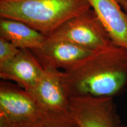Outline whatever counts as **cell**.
<instances>
[{"label":"cell","instance_id":"obj_14","mask_svg":"<svg viewBox=\"0 0 127 127\" xmlns=\"http://www.w3.org/2000/svg\"><path fill=\"white\" fill-rule=\"evenodd\" d=\"M120 127H127V125H121Z\"/></svg>","mask_w":127,"mask_h":127},{"label":"cell","instance_id":"obj_9","mask_svg":"<svg viewBox=\"0 0 127 127\" xmlns=\"http://www.w3.org/2000/svg\"><path fill=\"white\" fill-rule=\"evenodd\" d=\"M116 45L127 49V14L120 0H87Z\"/></svg>","mask_w":127,"mask_h":127},{"label":"cell","instance_id":"obj_10","mask_svg":"<svg viewBox=\"0 0 127 127\" xmlns=\"http://www.w3.org/2000/svg\"><path fill=\"white\" fill-rule=\"evenodd\" d=\"M0 37L9 41L20 49L30 50L40 48L47 36L23 22L1 18Z\"/></svg>","mask_w":127,"mask_h":127},{"label":"cell","instance_id":"obj_7","mask_svg":"<svg viewBox=\"0 0 127 127\" xmlns=\"http://www.w3.org/2000/svg\"><path fill=\"white\" fill-rule=\"evenodd\" d=\"M43 67L69 69L96 51L82 47L65 41L48 40L40 48L31 50Z\"/></svg>","mask_w":127,"mask_h":127},{"label":"cell","instance_id":"obj_8","mask_svg":"<svg viewBox=\"0 0 127 127\" xmlns=\"http://www.w3.org/2000/svg\"><path fill=\"white\" fill-rule=\"evenodd\" d=\"M44 71V67L31 50L21 49L11 60L0 64V78L15 82L29 91L38 81Z\"/></svg>","mask_w":127,"mask_h":127},{"label":"cell","instance_id":"obj_12","mask_svg":"<svg viewBox=\"0 0 127 127\" xmlns=\"http://www.w3.org/2000/svg\"><path fill=\"white\" fill-rule=\"evenodd\" d=\"M20 50L9 41L0 37V64L11 60Z\"/></svg>","mask_w":127,"mask_h":127},{"label":"cell","instance_id":"obj_6","mask_svg":"<svg viewBox=\"0 0 127 127\" xmlns=\"http://www.w3.org/2000/svg\"><path fill=\"white\" fill-rule=\"evenodd\" d=\"M38 81L28 92L40 107L48 112H69L70 98L68 95L63 71L45 66Z\"/></svg>","mask_w":127,"mask_h":127},{"label":"cell","instance_id":"obj_5","mask_svg":"<svg viewBox=\"0 0 127 127\" xmlns=\"http://www.w3.org/2000/svg\"><path fill=\"white\" fill-rule=\"evenodd\" d=\"M69 112L79 127H120L113 97L70 98Z\"/></svg>","mask_w":127,"mask_h":127},{"label":"cell","instance_id":"obj_1","mask_svg":"<svg viewBox=\"0 0 127 127\" xmlns=\"http://www.w3.org/2000/svg\"><path fill=\"white\" fill-rule=\"evenodd\" d=\"M63 71L69 98L113 97L127 86V49L113 44Z\"/></svg>","mask_w":127,"mask_h":127},{"label":"cell","instance_id":"obj_3","mask_svg":"<svg viewBox=\"0 0 127 127\" xmlns=\"http://www.w3.org/2000/svg\"><path fill=\"white\" fill-rule=\"evenodd\" d=\"M47 39L67 41L93 51L114 44L92 8L68 20L47 36Z\"/></svg>","mask_w":127,"mask_h":127},{"label":"cell","instance_id":"obj_4","mask_svg":"<svg viewBox=\"0 0 127 127\" xmlns=\"http://www.w3.org/2000/svg\"><path fill=\"white\" fill-rule=\"evenodd\" d=\"M45 112L29 92L8 81L0 82V124L28 121Z\"/></svg>","mask_w":127,"mask_h":127},{"label":"cell","instance_id":"obj_2","mask_svg":"<svg viewBox=\"0 0 127 127\" xmlns=\"http://www.w3.org/2000/svg\"><path fill=\"white\" fill-rule=\"evenodd\" d=\"M91 8L87 0H0L1 18L23 22L46 36Z\"/></svg>","mask_w":127,"mask_h":127},{"label":"cell","instance_id":"obj_11","mask_svg":"<svg viewBox=\"0 0 127 127\" xmlns=\"http://www.w3.org/2000/svg\"><path fill=\"white\" fill-rule=\"evenodd\" d=\"M0 127H79L70 112L46 111L28 121L12 124H0Z\"/></svg>","mask_w":127,"mask_h":127},{"label":"cell","instance_id":"obj_13","mask_svg":"<svg viewBox=\"0 0 127 127\" xmlns=\"http://www.w3.org/2000/svg\"><path fill=\"white\" fill-rule=\"evenodd\" d=\"M120 3L121 7L124 9L127 14V0H120Z\"/></svg>","mask_w":127,"mask_h":127}]
</instances>
